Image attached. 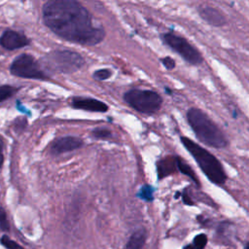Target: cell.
I'll return each instance as SVG.
<instances>
[{"mask_svg":"<svg viewBox=\"0 0 249 249\" xmlns=\"http://www.w3.org/2000/svg\"><path fill=\"white\" fill-rule=\"evenodd\" d=\"M153 194H154V188L150 185H144L139 192L138 197H140L141 200H144L147 202H152L154 200Z\"/></svg>","mask_w":249,"mask_h":249,"instance_id":"cell-16","label":"cell"},{"mask_svg":"<svg viewBox=\"0 0 249 249\" xmlns=\"http://www.w3.org/2000/svg\"><path fill=\"white\" fill-rule=\"evenodd\" d=\"M84 144L83 140L76 137H64L56 140L51 145V153L53 155H60L62 153L71 152L79 149Z\"/></svg>","mask_w":249,"mask_h":249,"instance_id":"cell-10","label":"cell"},{"mask_svg":"<svg viewBox=\"0 0 249 249\" xmlns=\"http://www.w3.org/2000/svg\"><path fill=\"white\" fill-rule=\"evenodd\" d=\"M162 38L171 49L180 55V57L188 63L192 65H201L203 62V58L200 51L184 37L169 32L165 33Z\"/></svg>","mask_w":249,"mask_h":249,"instance_id":"cell-6","label":"cell"},{"mask_svg":"<svg viewBox=\"0 0 249 249\" xmlns=\"http://www.w3.org/2000/svg\"><path fill=\"white\" fill-rule=\"evenodd\" d=\"M177 169L176 157L175 158H167L158 163V171H159V177H165L170 175Z\"/></svg>","mask_w":249,"mask_h":249,"instance_id":"cell-13","label":"cell"},{"mask_svg":"<svg viewBox=\"0 0 249 249\" xmlns=\"http://www.w3.org/2000/svg\"><path fill=\"white\" fill-rule=\"evenodd\" d=\"M1 243L3 246H5L7 249H25L24 247H22L19 243H17L16 241H14L13 239H11L9 236L7 235H3L1 237Z\"/></svg>","mask_w":249,"mask_h":249,"instance_id":"cell-18","label":"cell"},{"mask_svg":"<svg viewBox=\"0 0 249 249\" xmlns=\"http://www.w3.org/2000/svg\"><path fill=\"white\" fill-rule=\"evenodd\" d=\"M207 243V237L204 233L198 234L194 239V249H204Z\"/></svg>","mask_w":249,"mask_h":249,"instance_id":"cell-19","label":"cell"},{"mask_svg":"<svg viewBox=\"0 0 249 249\" xmlns=\"http://www.w3.org/2000/svg\"><path fill=\"white\" fill-rule=\"evenodd\" d=\"M161 62H162V63H163V65H164L167 69H169V70H172V69H174L175 66H176L175 61H174L172 58H171V57H165V58L161 59Z\"/></svg>","mask_w":249,"mask_h":249,"instance_id":"cell-22","label":"cell"},{"mask_svg":"<svg viewBox=\"0 0 249 249\" xmlns=\"http://www.w3.org/2000/svg\"><path fill=\"white\" fill-rule=\"evenodd\" d=\"M93 136L96 139H108L112 136L111 132L105 128H98L93 131Z\"/></svg>","mask_w":249,"mask_h":249,"instance_id":"cell-21","label":"cell"},{"mask_svg":"<svg viewBox=\"0 0 249 249\" xmlns=\"http://www.w3.org/2000/svg\"><path fill=\"white\" fill-rule=\"evenodd\" d=\"M14 76L27 79H45L47 76L36 60L30 54H23L15 59L10 66Z\"/></svg>","mask_w":249,"mask_h":249,"instance_id":"cell-7","label":"cell"},{"mask_svg":"<svg viewBox=\"0 0 249 249\" xmlns=\"http://www.w3.org/2000/svg\"><path fill=\"white\" fill-rule=\"evenodd\" d=\"M45 64L52 69L62 73H73L85 64V60L78 53L59 50L47 55L45 58Z\"/></svg>","mask_w":249,"mask_h":249,"instance_id":"cell-5","label":"cell"},{"mask_svg":"<svg viewBox=\"0 0 249 249\" xmlns=\"http://www.w3.org/2000/svg\"><path fill=\"white\" fill-rule=\"evenodd\" d=\"M124 99L132 108L143 114H154L163 104L162 96L150 90H131L124 93Z\"/></svg>","mask_w":249,"mask_h":249,"instance_id":"cell-4","label":"cell"},{"mask_svg":"<svg viewBox=\"0 0 249 249\" xmlns=\"http://www.w3.org/2000/svg\"><path fill=\"white\" fill-rule=\"evenodd\" d=\"M146 237H147V234H146L145 230L141 229V230L135 232L131 235V237L126 245V249H142L145 244Z\"/></svg>","mask_w":249,"mask_h":249,"instance_id":"cell-12","label":"cell"},{"mask_svg":"<svg viewBox=\"0 0 249 249\" xmlns=\"http://www.w3.org/2000/svg\"><path fill=\"white\" fill-rule=\"evenodd\" d=\"M71 105L76 109L91 111V112H107L109 107L104 102L94 99V98H86V97H74L71 101Z\"/></svg>","mask_w":249,"mask_h":249,"instance_id":"cell-11","label":"cell"},{"mask_svg":"<svg viewBox=\"0 0 249 249\" xmlns=\"http://www.w3.org/2000/svg\"><path fill=\"white\" fill-rule=\"evenodd\" d=\"M17 91L18 89L13 86H9V85L0 86V103L13 96L17 93Z\"/></svg>","mask_w":249,"mask_h":249,"instance_id":"cell-15","label":"cell"},{"mask_svg":"<svg viewBox=\"0 0 249 249\" xmlns=\"http://www.w3.org/2000/svg\"><path fill=\"white\" fill-rule=\"evenodd\" d=\"M246 249H249V243H248V245H247V248Z\"/></svg>","mask_w":249,"mask_h":249,"instance_id":"cell-25","label":"cell"},{"mask_svg":"<svg viewBox=\"0 0 249 249\" xmlns=\"http://www.w3.org/2000/svg\"><path fill=\"white\" fill-rule=\"evenodd\" d=\"M93 78L95 80H98V81H104V80H107L109 79L111 76H112V71L110 69H107V68H102V69H99V70H96L94 73H93Z\"/></svg>","mask_w":249,"mask_h":249,"instance_id":"cell-17","label":"cell"},{"mask_svg":"<svg viewBox=\"0 0 249 249\" xmlns=\"http://www.w3.org/2000/svg\"><path fill=\"white\" fill-rule=\"evenodd\" d=\"M187 121L198 140L203 144L215 149L228 147L229 140L223 131L202 110L190 108L187 112Z\"/></svg>","mask_w":249,"mask_h":249,"instance_id":"cell-2","label":"cell"},{"mask_svg":"<svg viewBox=\"0 0 249 249\" xmlns=\"http://www.w3.org/2000/svg\"><path fill=\"white\" fill-rule=\"evenodd\" d=\"M45 25L62 39L85 46L103 41L105 31L94 27L89 11L74 0H50L42 7Z\"/></svg>","mask_w":249,"mask_h":249,"instance_id":"cell-1","label":"cell"},{"mask_svg":"<svg viewBox=\"0 0 249 249\" xmlns=\"http://www.w3.org/2000/svg\"><path fill=\"white\" fill-rule=\"evenodd\" d=\"M4 162V155H3V141L0 140V169H1Z\"/></svg>","mask_w":249,"mask_h":249,"instance_id":"cell-23","label":"cell"},{"mask_svg":"<svg viewBox=\"0 0 249 249\" xmlns=\"http://www.w3.org/2000/svg\"><path fill=\"white\" fill-rule=\"evenodd\" d=\"M184 249H194V246H193V245H188V246H186Z\"/></svg>","mask_w":249,"mask_h":249,"instance_id":"cell-24","label":"cell"},{"mask_svg":"<svg viewBox=\"0 0 249 249\" xmlns=\"http://www.w3.org/2000/svg\"><path fill=\"white\" fill-rule=\"evenodd\" d=\"M181 142L209 181L216 185L226 183L227 174L221 162L213 154L186 137H181Z\"/></svg>","mask_w":249,"mask_h":249,"instance_id":"cell-3","label":"cell"},{"mask_svg":"<svg viewBox=\"0 0 249 249\" xmlns=\"http://www.w3.org/2000/svg\"><path fill=\"white\" fill-rule=\"evenodd\" d=\"M200 17L208 25L216 28H221L227 25L225 14L218 8L212 5H201L198 7Z\"/></svg>","mask_w":249,"mask_h":249,"instance_id":"cell-8","label":"cell"},{"mask_svg":"<svg viewBox=\"0 0 249 249\" xmlns=\"http://www.w3.org/2000/svg\"><path fill=\"white\" fill-rule=\"evenodd\" d=\"M9 228L10 226L7 219V214L2 207H0V230L8 231Z\"/></svg>","mask_w":249,"mask_h":249,"instance_id":"cell-20","label":"cell"},{"mask_svg":"<svg viewBox=\"0 0 249 249\" xmlns=\"http://www.w3.org/2000/svg\"><path fill=\"white\" fill-rule=\"evenodd\" d=\"M176 163H177V169L179 170V171L185 175H187L188 177H190L193 181H195L198 186H200V181H199V178L198 176L196 175V173L193 171V170L191 169V167L185 163L181 158L179 157H176Z\"/></svg>","mask_w":249,"mask_h":249,"instance_id":"cell-14","label":"cell"},{"mask_svg":"<svg viewBox=\"0 0 249 249\" xmlns=\"http://www.w3.org/2000/svg\"><path fill=\"white\" fill-rule=\"evenodd\" d=\"M30 44V39L15 31L8 30L3 32V34L0 37V45H1L6 50H17L22 49Z\"/></svg>","mask_w":249,"mask_h":249,"instance_id":"cell-9","label":"cell"}]
</instances>
